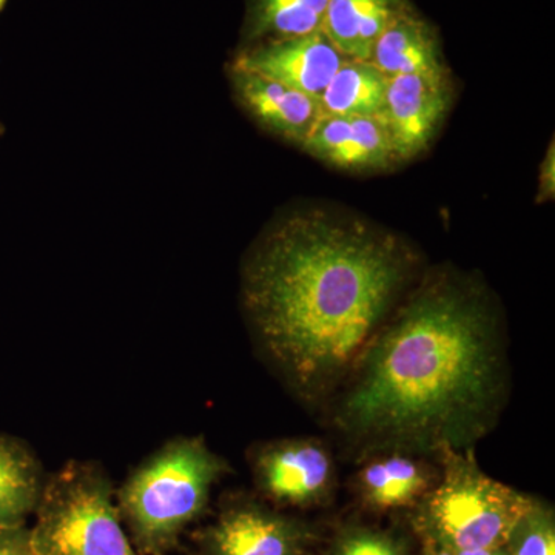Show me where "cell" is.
<instances>
[{
  "mask_svg": "<svg viewBox=\"0 0 555 555\" xmlns=\"http://www.w3.org/2000/svg\"><path fill=\"white\" fill-rule=\"evenodd\" d=\"M455 555H509L505 546L503 547H483V550H466L454 553Z\"/></svg>",
  "mask_w": 555,
  "mask_h": 555,
  "instance_id": "cell-22",
  "label": "cell"
},
{
  "mask_svg": "<svg viewBox=\"0 0 555 555\" xmlns=\"http://www.w3.org/2000/svg\"><path fill=\"white\" fill-rule=\"evenodd\" d=\"M250 465L259 491L281 505H312L324 499L334 485V460L315 438L261 444L251 452Z\"/></svg>",
  "mask_w": 555,
  "mask_h": 555,
  "instance_id": "cell-6",
  "label": "cell"
},
{
  "mask_svg": "<svg viewBox=\"0 0 555 555\" xmlns=\"http://www.w3.org/2000/svg\"><path fill=\"white\" fill-rule=\"evenodd\" d=\"M3 131H5V129H3V126H2V124H0V137H2V134H3Z\"/></svg>",
  "mask_w": 555,
  "mask_h": 555,
  "instance_id": "cell-25",
  "label": "cell"
},
{
  "mask_svg": "<svg viewBox=\"0 0 555 555\" xmlns=\"http://www.w3.org/2000/svg\"><path fill=\"white\" fill-rule=\"evenodd\" d=\"M301 147L343 170L385 169L397 160L392 141L379 116L323 113Z\"/></svg>",
  "mask_w": 555,
  "mask_h": 555,
  "instance_id": "cell-11",
  "label": "cell"
},
{
  "mask_svg": "<svg viewBox=\"0 0 555 555\" xmlns=\"http://www.w3.org/2000/svg\"><path fill=\"white\" fill-rule=\"evenodd\" d=\"M42 467L24 441L0 434V528L25 525L43 488Z\"/></svg>",
  "mask_w": 555,
  "mask_h": 555,
  "instance_id": "cell-15",
  "label": "cell"
},
{
  "mask_svg": "<svg viewBox=\"0 0 555 555\" xmlns=\"http://www.w3.org/2000/svg\"><path fill=\"white\" fill-rule=\"evenodd\" d=\"M443 474L422 500L420 525L451 553L503 547L534 500L486 476L462 449H441Z\"/></svg>",
  "mask_w": 555,
  "mask_h": 555,
  "instance_id": "cell-4",
  "label": "cell"
},
{
  "mask_svg": "<svg viewBox=\"0 0 555 555\" xmlns=\"http://www.w3.org/2000/svg\"><path fill=\"white\" fill-rule=\"evenodd\" d=\"M372 64L387 78L400 75L447 76L436 36L425 21L403 9L375 43Z\"/></svg>",
  "mask_w": 555,
  "mask_h": 555,
  "instance_id": "cell-12",
  "label": "cell"
},
{
  "mask_svg": "<svg viewBox=\"0 0 555 555\" xmlns=\"http://www.w3.org/2000/svg\"><path fill=\"white\" fill-rule=\"evenodd\" d=\"M332 555H406L392 537L371 529H353L339 539Z\"/></svg>",
  "mask_w": 555,
  "mask_h": 555,
  "instance_id": "cell-19",
  "label": "cell"
},
{
  "mask_svg": "<svg viewBox=\"0 0 555 555\" xmlns=\"http://www.w3.org/2000/svg\"><path fill=\"white\" fill-rule=\"evenodd\" d=\"M427 555H455L454 553H451V551L443 550V547H436V550L430 551Z\"/></svg>",
  "mask_w": 555,
  "mask_h": 555,
  "instance_id": "cell-23",
  "label": "cell"
},
{
  "mask_svg": "<svg viewBox=\"0 0 555 555\" xmlns=\"http://www.w3.org/2000/svg\"><path fill=\"white\" fill-rule=\"evenodd\" d=\"M448 76L400 75L387 82L382 118L397 160L414 158L429 145L447 115Z\"/></svg>",
  "mask_w": 555,
  "mask_h": 555,
  "instance_id": "cell-9",
  "label": "cell"
},
{
  "mask_svg": "<svg viewBox=\"0 0 555 555\" xmlns=\"http://www.w3.org/2000/svg\"><path fill=\"white\" fill-rule=\"evenodd\" d=\"M0 555H36L27 525L0 528Z\"/></svg>",
  "mask_w": 555,
  "mask_h": 555,
  "instance_id": "cell-20",
  "label": "cell"
},
{
  "mask_svg": "<svg viewBox=\"0 0 555 555\" xmlns=\"http://www.w3.org/2000/svg\"><path fill=\"white\" fill-rule=\"evenodd\" d=\"M327 3L328 0H247L246 49L321 30Z\"/></svg>",
  "mask_w": 555,
  "mask_h": 555,
  "instance_id": "cell-16",
  "label": "cell"
},
{
  "mask_svg": "<svg viewBox=\"0 0 555 555\" xmlns=\"http://www.w3.org/2000/svg\"><path fill=\"white\" fill-rule=\"evenodd\" d=\"M434 480L433 467L403 452L372 459L358 473L361 496L375 509H398L422 502L436 486Z\"/></svg>",
  "mask_w": 555,
  "mask_h": 555,
  "instance_id": "cell-13",
  "label": "cell"
},
{
  "mask_svg": "<svg viewBox=\"0 0 555 555\" xmlns=\"http://www.w3.org/2000/svg\"><path fill=\"white\" fill-rule=\"evenodd\" d=\"M309 531L257 502L233 503L196 535L198 555H305Z\"/></svg>",
  "mask_w": 555,
  "mask_h": 555,
  "instance_id": "cell-7",
  "label": "cell"
},
{
  "mask_svg": "<svg viewBox=\"0 0 555 555\" xmlns=\"http://www.w3.org/2000/svg\"><path fill=\"white\" fill-rule=\"evenodd\" d=\"M7 2H9V0H0V11L3 10V7L7 5Z\"/></svg>",
  "mask_w": 555,
  "mask_h": 555,
  "instance_id": "cell-24",
  "label": "cell"
},
{
  "mask_svg": "<svg viewBox=\"0 0 555 555\" xmlns=\"http://www.w3.org/2000/svg\"><path fill=\"white\" fill-rule=\"evenodd\" d=\"M505 547L509 555H555L553 513L532 503L511 532Z\"/></svg>",
  "mask_w": 555,
  "mask_h": 555,
  "instance_id": "cell-18",
  "label": "cell"
},
{
  "mask_svg": "<svg viewBox=\"0 0 555 555\" xmlns=\"http://www.w3.org/2000/svg\"><path fill=\"white\" fill-rule=\"evenodd\" d=\"M389 78L371 61L346 60L320 98L324 115L379 116Z\"/></svg>",
  "mask_w": 555,
  "mask_h": 555,
  "instance_id": "cell-17",
  "label": "cell"
},
{
  "mask_svg": "<svg viewBox=\"0 0 555 555\" xmlns=\"http://www.w3.org/2000/svg\"><path fill=\"white\" fill-rule=\"evenodd\" d=\"M30 528L36 555H139L122 528L112 481L93 462H69L43 483Z\"/></svg>",
  "mask_w": 555,
  "mask_h": 555,
  "instance_id": "cell-5",
  "label": "cell"
},
{
  "mask_svg": "<svg viewBox=\"0 0 555 555\" xmlns=\"http://www.w3.org/2000/svg\"><path fill=\"white\" fill-rule=\"evenodd\" d=\"M228 463L203 437H178L147 456L118 491L120 518L141 555H166L204 513Z\"/></svg>",
  "mask_w": 555,
  "mask_h": 555,
  "instance_id": "cell-3",
  "label": "cell"
},
{
  "mask_svg": "<svg viewBox=\"0 0 555 555\" xmlns=\"http://www.w3.org/2000/svg\"><path fill=\"white\" fill-rule=\"evenodd\" d=\"M412 266L401 241L360 219L294 211L248 251L241 299L266 353L315 397L356 369Z\"/></svg>",
  "mask_w": 555,
  "mask_h": 555,
  "instance_id": "cell-1",
  "label": "cell"
},
{
  "mask_svg": "<svg viewBox=\"0 0 555 555\" xmlns=\"http://www.w3.org/2000/svg\"><path fill=\"white\" fill-rule=\"evenodd\" d=\"M403 9L400 0H328L321 30L347 60L371 61L379 36Z\"/></svg>",
  "mask_w": 555,
  "mask_h": 555,
  "instance_id": "cell-14",
  "label": "cell"
},
{
  "mask_svg": "<svg viewBox=\"0 0 555 555\" xmlns=\"http://www.w3.org/2000/svg\"><path fill=\"white\" fill-rule=\"evenodd\" d=\"M229 78L236 101L259 127L299 147L323 115L320 101L276 80L235 67Z\"/></svg>",
  "mask_w": 555,
  "mask_h": 555,
  "instance_id": "cell-10",
  "label": "cell"
},
{
  "mask_svg": "<svg viewBox=\"0 0 555 555\" xmlns=\"http://www.w3.org/2000/svg\"><path fill=\"white\" fill-rule=\"evenodd\" d=\"M347 57L323 30L241 50L232 67L257 73L320 101Z\"/></svg>",
  "mask_w": 555,
  "mask_h": 555,
  "instance_id": "cell-8",
  "label": "cell"
},
{
  "mask_svg": "<svg viewBox=\"0 0 555 555\" xmlns=\"http://www.w3.org/2000/svg\"><path fill=\"white\" fill-rule=\"evenodd\" d=\"M337 423L350 436L411 451L462 449L491 423L502 357L488 299L434 278L385 324L358 361Z\"/></svg>",
  "mask_w": 555,
  "mask_h": 555,
  "instance_id": "cell-2",
  "label": "cell"
},
{
  "mask_svg": "<svg viewBox=\"0 0 555 555\" xmlns=\"http://www.w3.org/2000/svg\"><path fill=\"white\" fill-rule=\"evenodd\" d=\"M554 144L547 150V156L545 163L542 166V175H540V192L539 201L553 198L554 196Z\"/></svg>",
  "mask_w": 555,
  "mask_h": 555,
  "instance_id": "cell-21",
  "label": "cell"
}]
</instances>
